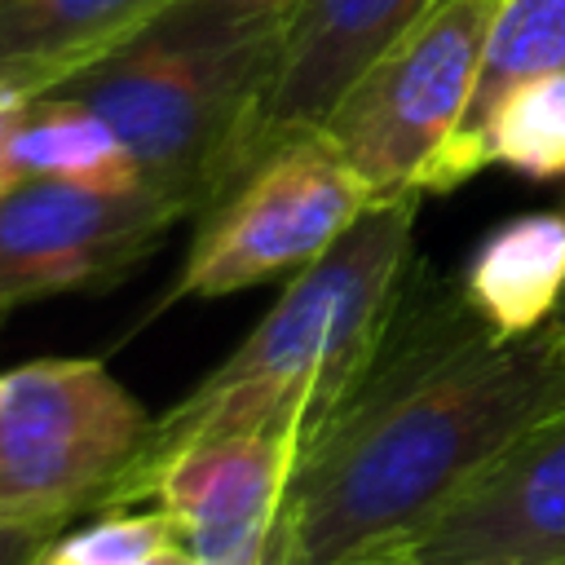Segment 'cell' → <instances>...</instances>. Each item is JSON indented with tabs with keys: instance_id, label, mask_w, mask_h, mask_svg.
I'll list each match as a JSON object with an SVG mask.
<instances>
[{
	"instance_id": "obj_18",
	"label": "cell",
	"mask_w": 565,
	"mask_h": 565,
	"mask_svg": "<svg viewBox=\"0 0 565 565\" xmlns=\"http://www.w3.org/2000/svg\"><path fill=\"white\" fill-rule=\"evenodd\" d=\"M31 102H35V97H26V93L0 84V194H4L9 185H18L13 172H9V137H13V128H18V119L26 115Z\"/></svg>"
},
{
	"instance_id": "obj_3",
	"label": "cell",
	"mask_w": 565,
	"mask_h": 565,
	"mask_svg": "<svg viewBox=\"0 0 565 565\" xmlns=\"http://www.w3.org/2000/svg\"><path fill=\"white\" fill-rule=\"evenodd\" d=\"M287 22L291 4L181 0L53 93L115 128L146 190L203 216L260 163V115Z\"/></svg>"
},
{
	"instance_id": "obj_20",
	"label": "cell",
	"mask_w": 565,
	"mask_h": 565,
	"mask_svg": "<svg viewBox=\"0 0 565 565\" xmlns=\"http://www.w3.org/2000/svg\"><path fill=\"white\" fill-rule=\"evenodd\" d=\"M344 565H415V561L388 556V552H362V556H353V561H344Z\"/></svg>"
},
{
	"instance_id": "obj_22",
	"label": "cell",
	"mask_w": 565,
	"mask_h": 565,
	"mask_svg": "<svg viewBox=\"0 0 565 565\" xmlns=\"http://www.w3.org/2000/svg\"><path fill=\"white\" fill-rule=\"evenodd\" d=\"M556 318H565V300H561V309H556Z\"/></svg>"
},
{
	"instance_id": "obj_23",
	"label": "cell",
	"mask_w": 565,
	"mask_h": 565,
	"mask_svg": "<svg viewBox=\"0 0 565 565\" xmlns=\"http://www.w3.org/2000/svg\"><path fill=\"white\" fill-rule=\"evenodd\" d=\"M552 565H565V556H561V561H552Z\"/></svg>"
},
{
	"instance_id": "obj_12",
	"label": "cell",
	"mask_w": 565,
	"mask_h": 565,
	"mask_svg": "<svg viewBox=\"0 0 565 565\" xmlns=\"http://www.w3.org/2000/svg\"><path fill=\"white\" fill-rule=\"evenodd\" d=\"M561 66H565V0H499L468 110H463L459 128L450 132V141L424 168L419 194H450L463 181H472L477 172H486L481 128H486L490 110L516 84L561 71Z\"/></svg>"
},
{
	"instance_id": "obj_8",
	"label": "cell",
	"mask_w": 565,
	"mask_h": 565,
	"mask_svg": "<svg viewBox=\"0 0 565 565\" xmlns=\"http://www.w3.org/2000/svg\"><path fill=\"white\" fill-rule=\"evenodd\" d=\"M415 565H552L565 556V411L525 428L419 525L388 539Z\"/></svg>"
},
{
	"instance_id": "obj_7",
	"label": "cell",
	"mask_w": 565,
	"mask_h": 565,
	"mask_svg": "<svg viewBox=\"0 0 565 565\" xmlns=\"http://www.w3.org/2000/svg\"><path fill=\"white\" fill-rule=\"evenodd\" d=\"M185 221L154 194H97L62 181H18L0 194V313L62 291H102L128 278Z\"/></svg>"
},
{
	"instance_id": "obj_16",
	"label": "cell",
	"mask_w": 565,
	"mask_h": 565,
	"mask_svg": "<svg viewBox=\"0 0 565 565\" xmlns=\"http://www.w3.org/2000/svg\"><path fill=\"white\" fill-rule=\"evenodd\" d=\"M177 543L163 512H106L75 534H57L40 565H146Z\"/></svg>"
},
{
	"instance_id": "obj_11",
	"label": "cell",
	"mask_w": 565,
	"mask_h": 565,
	"mask_svg": "<svg viewBox=\"0 0 565 565\" xmlns=\"http://www.w3.org/2000/svg\"><path fill=\"white\" fill-rule=\"evenodd\" d=\"M181 0H0V84L49 97Z\"/></svg>"
},
{
	"instance_id": "obj_10",
	"label": "cell",
	"mask_w": 565,
	"mask_h": 565,
	"mask_svg": "<svg viewBox=\"0 0 565 565\" xmlns=\"http://www.w3.org/2000/svg\"><path fill=\"white\" fill-rule=\"evenodd\" d=\"M433 0H296L260 115V159L318 132L344 88Z\"/></svg>"
},
{
	"instance_id": "obj_17",
	"label": "cell",
	"mask_w": 565,
	"mask_h": 565,
	"mask_svg": "<svg viewBox=\"0 0 565 565\" xmlns=\"http://www.w3.org/2000/svg\"><path fill=\"white\" fill-rule=\"evenodd\" d=\"M57 534H62V525H18V521H0V565H40Z\"/></svg>"
},
{
	"instance_id": "obj_5",
	"label": "cell",
	"mask_w": 565,
	"mask_h": 565,
	"mask_svg": "<svg viewBox=\"0 0 565 565\" xmlns=\"http://www.w3.org/2000/svg\"><path fill=\"white\" fill-rule=\"evenodd\" d=\"M499 0H433L331 106L318 137L384 194H419L477 88Z\"/></svg>"
},
{
	"instance_id": "obj_6",
	"label": "cell",
	"mask_w": 565,
	"mask_h": 565,
	"mask_svg": "<svg viewBox=\"0 0 565 565\" xmlns=\"http://www.w3.org/2000/svg\"><path fill=\"white\" fill-rule=\"evenodd\" d=\"M362 177L318 137L269 150L221 203L199 216L194 243L163 291L177 300H216L313 265L371 203Z\"/></svg>"
},
{
	"instance_id": "obj_24",
	"label": "cell",
	"mask_w": 565,
	"mask_h": 565,
	"mask_svg": "<svg viewBox=\"0 0 565 565\" xmlns=\"http://www.w3.org/2000/svg\"><path fill=\"white\" fill-rule=\"evenodd\" d=\"M0 318H4V313H0Z\"/></svg>"
},
{
	"instance_id": "obj_15",
	"label": "cell",
	"mask_w": 565,
	"mask_h": 565,
	"mask_svg": "<svg viewBox=\"0 0 565 565\" xmlns=\"http://www.w3.org/2000/svg\"><path fill=\"white\" fill-rule=\"evenodd\" d=\"M481 163L525 181L565 177V66L516 84L481 128Z\"/></svg>"
},
{
	"instance_id": "obj_19",
	"label": "cell",
	"mask_w": 565,
	"mask_h": 565,
	"mask_svg": "<svg viewBox=\"0 0 565 565\" xmlns=\"http://www.w3.org/2000/svg\"><path fill=\"white\" fill-rule=\"evenodd\" d=\"M146 565H194V556H190L181 543H172V547H163L159 556H150Z\"/></svg>"
},
{
	"instance_id": "obj_1",
	"label": "cell",
	"mask_w": 565,
	"mask_h": 565,
	"mask_svg": "<svg viewBox=\"0 0 565 565\" xmlns=\"http://www.w3.org/2000/svg\"><path fill=\"white\" fill-rule=\"evenodd\" d=\"M565 411V318L494 335L459 278L411 269L344 402L309 433L265 565H344L419 525Z\"/></svg>"
},
{
	"instance_id": "obj_14",
	"label": "cell",
	"mask_w": 565,
	"mask_h": 565,
	"mask_svg": "<svg viewBox=\"0 0 565 565\" xmlns=\"http://www.w3.org/2000/svg\"><path fill=\"white\" fill-rule=\"evenodd\" d=\"M13 181H62L97 194L141 190V168L115 128L71 97H35L9 137Z\"/></svg>"
},
{
	"instance_id": "obj_9",
	"label": "cell",
	"mask_w": 565,
	"mask_h": 565,
	"mask_svg": "<svg viewBox=\"0 0 565 565\" xmlns=\"http://www.w3.org/2000/svg\"><path fill=\"white\" fill-rule=\"evenodd\" d=\"M300 450L305 433L296 428L207 437L163 459L146 499L172 521L194 565H265Z\"/></svg>"
},
{
	"instance_id": "obj_4",
	"label": "cell",
	"mask_w": 565,
	"mask_h": 565,
	"mask_svg": "<svg viewBox=\"0 0 565 565\" xmlns=\"http://www.w3.org/2000/svg\"><path fill=\"white\" fill-rule=\"evenodd\" d=\"M154 415L97 358H40L0 375V521L66 525L102 503Z\"/></svg>"
},
{
	"instance_id": "obj_13",
	"label": "cell",
	"mask_w": 565,
	"mask_h": 565,
	"mask_svg": "<svg viewBox=\"0 0 565 565\" xmlns=\"http://www.w3.org/2000/svg\"><path fill=\"white\" fill-rule=\"evenodd\" d=\"M459 287L494 335L543 327L565 300V212H521L494 225L468 256Z\"/></svg>"
},
{
	"instance_id": "obj_21",
	"label": "cell",
	"mask_w": 565,
	"mask_h": 565,
	"mask_svg": "<svg viewBox=\"0 0 565 565\" xmlns=\"http://www.w3.org/2000/svg\"><path fill=\"white\" fill-rule=\"evenodd\" d=\"M265 4H296V0H265Z\"/></svg>"
},
{
	"instance_id": "obj_2",
	"label": "cell",
	"mask_w": 565,
	"mask_h": 565,
	"mask_svg": "<svg viewBox=\"0 0 565 565\" xmlns=\"http://www.w3.org/2000/svg\"><path fill=\"white\" fill-rule=\"evenodd\" d=\"M419 194L371 199L358 221L274 300V309L172 411H163L97 512L146 499L150 477L177 450L234 433H309L344 402L371 362L384 322L411 278Z\"/></svg>"
}]
</instances>
